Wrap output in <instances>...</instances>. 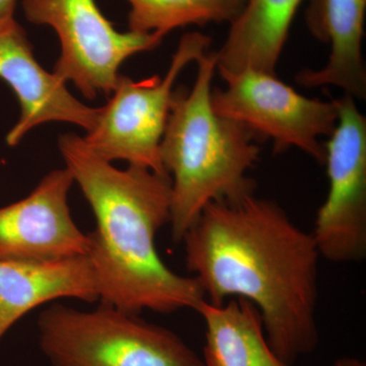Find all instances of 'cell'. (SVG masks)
<instances>
[{"label":"cell","instance_id":"cell-11","mask_svg":"<svg viewBox=\"0 0 366 366\" xmlns=\"http://www.w3.org/2000/svg\"><path fill=\"white\" fill-rule=\"evenodd\" d=\"M366 0H308L305 23L315 39L331 45L326 66L305 69L296 81L305 88L338 86L354 99L366 97L362 55Z\"/></svg>","mask_w":366,"mask_h":366},{"label":"cell","instance_id":"cell-13","mask_svg":"<svg viewBox=\"0 0 366 366\" xmlns=\"http://www.w3.org/2000/svg\"><path fill=\"white\" fill-rule=\"evenodd\" d=\"M302 0H249L230 24L225 42L216 51L217 69H257L276 74L291 25Z\"/></svg>","mask_w":366,"mask_h":366},{"label":"cell","instance_id":"cell-6","mask_svg":"<svg viewBox=\"0 0 366 366\" xmlns=\"http://www.w3.org/2000/svg\"><path fill=\"white\" fill-rule=\"evenodd\" d=\"M21 9L31 24L56 34L60 53L53 72L89 100L100 94L109 97L125 60L163 41L157 34L119 32L96 0H21Z\"/></svg>","mask_w":366,"mask_h":366},{"label":"cell","instance_id":"cell-5","mask_svg":"<svg viewBox=\"0 0 366 366\" xmlns=\"http://www.w3.org/2000/svg\"><path fill=\"white\" fill-rule=\"evenodd\" d=\"M212 38L199 32L184 34L172 55L165 76L134 81L120 76L97 124L83 137L101 158L168 174L160 158V144L174 98L175 81L192 62L208 52ZM169 175V174H168Z\"/></svg>","mask_w":366,"mask_h":366},{"label":"cell","instance_id":"cell-15","mask_svg":"<svg viewBox=\"0 0 366 366\" xmlns=\"http://www.w3.org/2000/svg\"><path fill=\"white\" fill-rule=\"evenodd\" d=\"M129 31L165 37L184 26L232 23L249 0H127Z\"/></svg>","mask_w":366,"mask_h":366},{"label":"cell","instance_id":"cell-1","mask_svg":"<svg viewBox=\"0 0 366 366\" xmlns=\"http://www.w3.org/2000/svg\"><path fill=\"white\" fill-rule=\"evenodd\" d=\"M185 264L206 300L252 302L269 346L295 365L319 344L320 254L312 233L254 192L208 204L185 233Z\"/></svg>","mask_w":366,"mask_h":366},{"label":"cell","instance_id":"cell-2","mask_svg":"<svg viewBox=\"0 0 366 366\" xmlns=\"http://www.w3.org/2000/svg\"><path fill=\"white\" fill-rule=\"evenodd\" d=\"M59 148L97 223L88 257L99 301L137 315L197 310L206 300L199 282L168 268L156 249V236L170 223L169 175L118 169L76 134L60 136Z\"/></svg>","mask_w":366,"mask_h":366},{"label":"cell","instance_id":"cell-10","mask_svg":"<svg viewBox=\"0 0 366 366\" xmlns=\"http://www.w3.org/2000/svg\"><path fill=\"white\" fill-rule=\"evenodd\" d=\"M0 79L11 86L21 107L18 122L6 136L9 146H16L33 129L48 122L78 125L86 132L97 124L101 107L84 104L57 74L41 66L16 19L0 26Z\"/></svg>","mask_w":366,"mask_h":366},{"label":"cell","instance_id":"cell-3","mask_svg":"<svg viewBox=\"0 0 366 366\" xmlns=\"http://www.w3.org/2000/svg\"><path fill=\"white\" fill-rule=\"evenodd\" d=\"M215 51L197 59L189 91L174 92L160 144L164 170L171 187V236L182 242L208 204L254 192L247 171L259 160L255 137L240 122L217 114L212 105Z\"/></svg>","mask_w":366,"mask_h":366},{"label":"cell","instance_id":"cell-12","mask_svg":"<svg viewBox=\"0 0 366 366\" xmlns=\"http://www.w3.org/2000/svg\"><path fill=\"white\" fill-rule=\"evenodd\" d=\"M62 298L99 301L88 255L49 262L0 261V340L31 310Z\"/></svg>","mask_w":366,"mask_h":366},{"label":"cell","instance_id":"cell-17","mask_svg":"<svg viewBox=\"0 0 366 366\" xmlns=\"http://www.w3.org/2000/svg\"><path fill=\"white\" fill-rule=\"evenodd\" d=\"M332 366H366L362 360L355 357H342L337 360Z\"/></svg>","mask_w":366,"mask_h":366},{"label":"cell","instance_id":"cell-8","mask_svg":"<svg viewBox=\"0 0 366 366\" xmlns=\"http://www.w3.org/2000/svg\"><path fill=\"white\" fill-rule=\"evenodd\" d=\"M335 101L338 120L324 144L329 192L312 235L320 257L352 264L366 257V118L352 96Z\"/></svg>","mask_w":366,"mask_h":366},{"label":"cell","instance_id":"cell-14","mask_svg":"<svg viewBox=\"0 0 366 366\" xmlns=\"http://www.w3.org/2000/svg\"><path fill=\"white\" fill-rule=\"evenodd\" d=\"M196 312L206 325L204 366H295L274 352L249 301L231 298L217 305L204 300Z\"/></svg>","mask_w":366,"mask_h":366},{"label":"cell","instance_id":"cell-4","mask_svg":"<svg viewBox=\"0 0 366 366\" xmlns=\"http://www.w3.org/2000/svg\"><path fill=\"white\" fill-rule=\"evenodd\" d=\"M37 329L51 366H204L170 330L104 303L89 312L52 303Z\"/></svg>","mask_w":366,"mask_h":366},{"label":"cell","instance_id":"cell-16","mask_svg":"<svg viewBox=\"0 0 366 366\" xmlns=\"http://www.w3.org/2000/svg\"><path fill=\"white\" fill-rule=\"evenodd\" d=\"M16 2L18 0H0V26L14 20Z\"/></svg>","mask_w":366,"mask_h":366},{"label":"cell","instance_id":"cell-7","mask_svg":"<svg viewBox=\"0 0 366 366\" xmlns=\"http://www.w3.org/2000/svg\"><path fill=\"white\" fill-rule=\"evenodd\" d=\"M224 90H212L217 114L240 122L255 139L271 141L274 153L297 148L325 164L326 149L320 137H329L338 120L336 101L305 97L276 74L247 69H218Z\"/></svg>","mask_w":366,"mask_h":366},{"label":"cell","instance_id":"cell-9","mask_svg":"<svg viewBox=\"0 0 366 366\" xmlns=\"http://www.w3.org/2000/svg\"><path fill=\"white\" fill-rule=\"evenodd\" d=\"M67 168L50 171L25 199L0 208V261L49 262L88 255L90 238L72 219Z\"/></svg>","mask_w":366,"mask_h":366}]
</instances>
